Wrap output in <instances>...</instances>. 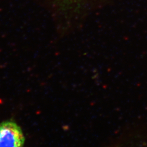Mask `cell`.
Here are the masks:
<instances>
[{
    "mask_svg": "<svg viewBox=\"0 0 147 147\" xmlns=\"http://www.w3.org/2000/svg\"><path fill=\"white\" fill-rule=\"evenodd\" d=\"M111 147H147V132L130 131L121 134Z\"/></svg>",
    "mask_w": 147,
    "mask_h": 147,
    "instance_id": "obj_2",
    "label": "cell"
},
{
    "mask_svg": "<svg viewBox=\"0 0 147 147\" xmlns=\"http://www.w3.org/2000/svg\"><path fill=\"white\" fill-rule=\"evenodd\" d=\"M25 137L16 122L6 121L0 124V147H23Z\"/></svg>",
    "mask_w": 147,
    "mask_h": 147,
    "instance_id": "obj_1",
    "label": "cell"
}]
</instances>
